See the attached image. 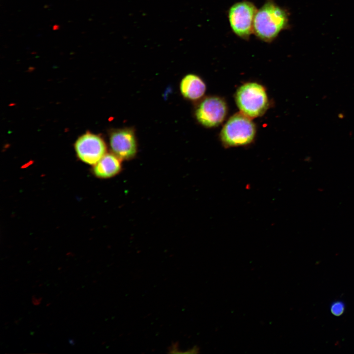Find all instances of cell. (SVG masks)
<instances>
[{"label":"cell","mask_w":354,"mask_h":354,"mask_svg":"<svg viewBox=\"0 0 354 354\" xmlns=\"http://www.w3.org/2000/svg\"><path fill=\"white\" fill-rule=\"evenodd\" d=\"M289 14L273 0H266L258 9L254 24L253 33L260 40L270 43L289 26Z\"/></svg>","instance_id":"cell-1"},{"label":"cell","mask_w":354,"mask_h":354,"mask_svg":"<svg viewBox=\"0 0 354 354\" xmlns=\"http://www.w3.org/2000/svg\"><path fill=\"white\" fill-rule=\"evenodd\" d=\"M236 100L241 113L250 118L262 115L268 106L266 89L257 83H247L240 86L236 91Z\"/></svg>","instance_id":"cell-2"},{"label":"cell","mask_w":354,"mask_h":354,"mask_svg":"<svg viewBox=\"0 0 354 354\" xmlns=\"http://www.w3.org/2000/svg\"><path fill=\"white\" fill-rule=\"evenodd\" d=\"M250 118L240 113L233 115L228 119L221 132V139L225 146H245L253 141L256 129Z\"/></svg>","instance_id":"cell-3"},{"label":"cell","mask_w":354,"mask_h":354,"mask_svg":"<svg viewBox=\"0 0 354 354\" xmlns=\"http://www.w3.org/2000/svg\"><path fill=\"white\" fill-rule=\"evenodd\" d=\"M258 9L252 2L242 0L229 9L228 20L233 32L238 37L248 40L253 33V24Z\"/></svg>","instance_id":"cell-4"},{"label":"cell","mask_w":354,"mask_h":354,"mask_svg":"<svg viewBox=\"0 0 354 354\" xmlns=\"http://www.w3.org/2000/svg\"><path fill=\"white\" fill-rule=\"evenodd\" d=\"M79 158L83 162L95 165L105 154L106 146L98 135L87 132L80 136L75 144Z\"/></svg>","instance_id":"cell-5"},{"label":"cell","mask_w":354,"mask_h":354,"mask_svg":"<svg viewBox=\"0 0 354 354\" xmlns=\"http://www.w3.org/2000/svg\"><path fill=\"white\" fill-rule=\"evenodd\" d=\"M227 110V105L222 99L211 96L205 98L199 104L196 111V116L203 125L211 127L222 122Z\"/></svg>","instance_id":"cell-6"},{"label":"cell","mask_w":354,"mask_h":354,"mask_svg":"<svg viewBox=\"0 0 354 354\" xmlns=\"http://www.w3.org/2000/svg\"><path fill=\"white\" fill-rule=\"evenodd\" d=\"M110 145L113 154L121 160L130 159L137 152L135 135L130 129H118L112 131L110 135Z\"/></svg>","instance_id":"cell-7"},{"label":"cell","mask_w":354,"mask_h":354,"mask_svg":"<svg viewBox=\"0 0 354 354\" xmlns=\"http://www.w3.org/2000/svg\"><path fill=\"white\" fill-rule=\"evenodd\" d=\"M206 89V86L198 76L195 74H188L181 80L180 84V90L182 95L186 98L195 100L202 97Z\"/></svg>","instance_id":"cell-8"},{"label":"cell","mask_w":354,"mask_h":354,"mask_svg":"<svg viewBox=\"0 0 354 354\" xmlns=\"http://www.w3.org/2000/svg\"><path fill=\"white\" fill-rule=\"evenodd\" d=\"M114 154L106 153L95 165L93 172L100 178H107L113 177L121 170V161Z\"/></svg>","instance_id":"cell-9"},{"label":"cell","mask_w":354,"mask_h":354,"mask_svg":"<svg viewBox=\"0 0 354 354\" xmlns=\"http://www.w3.org/2000/svg\"><path fill=\"white\" fill-rule=\"evenodd\" d=\"M331 313L335 316L342 315L345 309V304L341 300H337L333 302L330 305Z\"/></svg>","instance_id":"cell-10"}]
</instances>
